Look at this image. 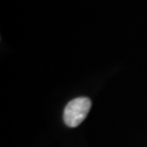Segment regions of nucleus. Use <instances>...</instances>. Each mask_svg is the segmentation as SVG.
<instances>
[{"label":"nucleus","instance_id":"f257e3e1","mask_svg":"<svg viewBox=\"0 0 147 147\" xmlns=\"http://www.w3.org/2000/svg\"><path fill=\"white\" fill-rule=\"evenodd\" d=\"M92 107V101L87 97H79L71 100L64 108L63 120L70 127L79 126L87 117Z\"/></svg>","mask_w":147,"mask_h":147}]
</instances>
